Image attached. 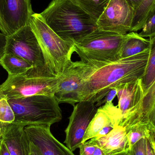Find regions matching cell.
<instances>
[{"label": "cell", "mask_w": 155, "mask_h": 155, "mask_svg": "<svg viewBox=\"0 0 155 155\" xmlns=\"http://www.w3.org/2000/svg\"><path fill=\"white\" fill-rule=\"evenodd\" d=\"M7 36L0 32V60L5 53Z\"/></svg>", "instance_id": "29"}, {"label": "cell", "mask_w": 155, "mask_h": 155, "mask_svg": "<svg viewBox=\"0 0 155 155\" xmlns=\"http://www.w3.org/2000/svg\"><path fill=\"white\" fill-rule=\"evenodd\" d=\"M139 35L144 38L155 36V11L143 27Z\"/></svg>", "instance_id": "25"}, {"label": "cell", "mask_w": 155, "mask_h": 155, "mask_svg": "<svg viewBox=\"0 0 155 155\" xmlns=\"http://www.w3.org/2000/svg\"><path fill=\"white\" fill-rule=\"evenodd\" d=\"M95 104L91 102L82 101L74 106L69 117V123L65 130L64 143L73 152L83 143V138L91 121L97 112Z\"/></svg>", "instance_id": "9"}, {"label": "cell", "mask_w": 155, "mask_h": 155, "mask_svg": "<svg viewBox=\"0 0 155 155\" xmlns=\"http://www.w3.org/2000/svg\"><path fill=\"white\" fill-rule=\"evenodd\" d=\"M153 133V135L154 137V139H155V132H152Z\"/></svg>", "instance_id": "39"}, {"label": "cell", "mask_w": 155, "mask_h": 155, "mask_svg": "<svg viewBox=\"0 0 155 155\" xmlns=\"http://www.w3.org/2000/svg\"><path fill=\"white\" fill-rule=\"evenodd\" d=\"M129 146V150L142 138L149 137L152 131L149 126L144 124H138L126 129Z\"/></svg>", "instance_id": "24"}, {"label": "cell", "mask_w": 155, "mask_h": 155, "mask_svg": "<svg viewBox=\"0 0 155 155\" xmlns=\"http://www.w3.org/2000/svg\"><path fill=\"white\" fill-rule=\"evenodd\" d=\"M117 107L122 115L120 125L126 128L134 118L144 96L142 79L117 87Z\"/></svg>", "instance_id": "11"}, {"label": "cell", "mask_w": 155, "mask_h": 155, "mask_svg": "<svg viewBox=\"0 0 155 155\" xmlns=\"http://www.w3.org/2000/svg\"><path fill=\"white\" fill-rule=\"evenodd\" d=\"M151 135L147 138V155H155V152L151 142Z\"/></svg>", "instance_id": "31"}, {"label": "cell", "mask_w": 155, "mask_h": 155, "mask_svg": "<svg viewBox=\"0 0 155 155\" xmlns=\"http://www.w3.org/2000/svg\"><path fill=\"white\" fill-rule=\"evenodd\" d=\"M61 38L73 43L97 29V21L71 0H52L40 13Z\"/></svg>", "instance_id": "2"}, {"label": "cell", "mask_w": 155, "mask_h": 155, "mask_svg": "<svg viewBox=\"0 0 155 155\" xmlns=\"http://www.w3.org/2000/svg\"><path fill=\"white\" fill-rule=\"evenodd\" d=\"M31 0H0V31L12 35L29 24L34 14Z\"/></svg>", "instance_id": "10"}, {"label": "cell", "mask_w": 155, "mask_h": 155, "mask_svg": "<svg viewBox=\"0 0 155 155\" xmlns=\"http://www.w3.org/2000/svg\"><path fill=\"white\" fill-rule=\"evenodd\" d=\"M25 130L30 141L43 155H75L54 136L50 126H28Z\"/></svg>", "instance_id": "13"}, {"label": "cell", "mask_w": 155, "mask_h": 155, "mask_svg": "<svg viewBox=\"0 0 155 155\" xmlns=\"http://www.w3.org/2000/svg\"><path fill=\"white\" fill-rule=\"evenodd\" d=\"M29 24L41 47L45 67L53 75L60 77L72 62L73 43L64 41L56 34L40 13H34Z\"/></svg>", "instance_id": "3"}, {"label": "cell", "mask_w": 155, "mask_h": 155, "mask_svg": "<svg viewBox=\"0 0 155 155\" xmlns=\"http://www.w3.org/2000/svg\"><path fill=\"white\" fill-rule=\"evenodd\" d=\"M149 39L150 41L149 57L144 74L141 78L145 95L155 81V36Z\"/></svg>", "instance_id": "21"}, {"label": "cell", "mask_w": 155, "mask_h": 155, "mask_svg": "<svg viewBox=\"0 0 155 155\" xmlns=\"http://www.w3.org/2000/svg\"><path fill=\"white\" fill-rule=\"evenodd\" d=\"M129 155H147V138H142L129 151Z\"/></svg>", "instance_id": "26"}, {"label": "cell", "mask_w": 155, "mask_h": 155, "mask_svg": "<svg viewBox=\"0 0 155 155\" xmlns=\"http://www.w3.org/2000/svg\"><path fill=\"white\" fill-rule=\"evenodd\" d=\"M0 155H11L5 144L2 141H0Z\"/></svg>", "instance_id": "34"}, {"label": "cell", "mask_w": 155, "mask_h": 155, "mask_svg": "<svg viewBox=\"0 0 155 155\" xmlns=\"http://www.w3.org/2000/svg\"><path fill=\"white\" fill-rule=\"evenodd\" d=\"M62 78L53 75L45 67H34L22 74L8 75L0 90L8 100L39 95L54 97Z\"/></svg>", "instance_id": "4"}, {"label": "cell", "mask_w": 155, "mask_h": 155, "mask_svg": "<svg viewBox=\"0 0 155 155\" xmlns=\"http://www.w3.org/2000/svg\"><path fill=\"white\" fill-rule=\"evenodd\" d=\"M97 21L110 0H71Z\"/></svg>", "instance_id": "23"}, {"label": "cell", "mask_w": 155, "mask_h": 155, "mask_svg": "<svg viewBox=\"0 0 155 155\" xmlns=\"http://www.w3.org/2000/svg\"><path fill=\"white\" fill-rule=\"evenodd\" d=\"M127 34L97 29L73 42L74 52L85 62L109 63L121 59Z\"/></svg>", "instance_id": "6"}, {"label": "cell", "mask_w": 155, "mask_h": 155, "mask_svg": "<svg viewBox=\"0 0 155 155\" xmlns=\"http://www.w3.org/2000/svg\"><path fill=\"white\" fill-rule=\"evenodd\" d=\"M151 142H152V145H153V147L155 152V139H154V137L153 132H152V135H151Z\"/></svg>", "instance_id": "37"}, {"label": "cell", "mask_w": 155, "mask_h": 155, "mask_svg": "<svg viewBox=\"0 0 155 155\" xmlns=\"http://www.w3.org/2000/svg\"><path fill=\"white\" fill-rule=\"evenodd\" d=\"M5 53L20 57L33 67H45L41 47L29 24L7 36Z\"/></svg>", "instance_id": "7"}, {"label": "cell", "mask_w": 155, "mask_h": 155, "mask_svg": "<svg viewBox=\"0 0 155 155\" xmlns=\"http://www.w3.org/2000/svg\"><path fill=\"white\" fill-rule=\"evenodd\" d=\"M152 132H155V106L153 114V123H152Z\"/></svg>", "instance_id": "36"}, {"label": "cell", "mask_w": 155, "mask_h": 155, "mask_svg": "<svg viewBox=\"0 0 155 155\" xmlns=\"http://www.w3.org/2000/svg\"><path fill=\"white\" fill-rule=\"evenodd\" d=\"M0 141L5 144L11 155H30V141L22 126L11 125Z\"/></svg>", "instance_id": "15"}, {"label": "cell", "mask_w": 155, "mask_h": 155, "mask_svg": "<svg viewBox=\"0 0 155 155\" xmlns=\"http://www.w3.org/2000/svg\"><path fill=\"white\" fill-rule=\"evenodd\" d=\"M114 127L112 125H109L106 126L104 127V128H102L99 133L97 134V135L95 137V138H99V137H102L106 136L113 129H114Z\"/></svg>", "instance_id": "30"}, {"label": "cell", "mask_w": 155, "mask_h": 155, "mask_svg": "<svg viewBox=\"0 0 155 155\" xmlns=\"http://www.w3.org/2000/svg\"><path fill=\"white\" fill-rule=\"evenodd\" d=\"M155 106V81L144 96L140 107L131 123L132 126L143 124L148 125L152 129Z\"/></svg>", "instance_id": "17"}, {"label": "cell", "mask_w": 155, "mask_h": 155, "mask_svg": "<svg viewBox=\"0 0 155 155\" xmlns=\"http://www.w3.org/2000/svg\"><path fill=\"white\" fill-rule=\"evenodd\" d=\"M43 155L38 148L30 141V155Z\"/></svg>", "instance_id": "33"}, {"label": "cell", "mask_w": 155, "mask_h": 155, "mask_svg": "<svg viewBox=\"0 0 155 155\" xmlns=\"http://www.w3.org/2000/svg\"><path fill=\"white\" fill-rule=\"evenodd\" d=\"M95 148V146L84 142L78 148L80 150L79 155H93Z\"/></svg>", "instance_id": "27"}, {"label": "cell", "mask_w": 155, "mask_h": 155, "mask_svg": "<svg viewBox=\"0 0 155 155\" xmlns=\"http://www.w3.org/2000/svg\"><path fill=\"white\" fill-rule=\"evenodd\" d=\"M14 121V114L8 99L0 90V140Z\"/></svg>", "instance_id": "22"}, {"label": "cell", "mask_w": 155, "mask_h": 155, "mask_svg": "<svg viewBox=\"0 0 155 155\" xmlns=\"http://www.w3.org/2000/svg\"><path fill=\"white\" fill-rule=\"evenodd\" d=\"M143 1V0H126L129 5L134 9V13L137 8L139 7Z\"/></svg>", "instance_id": "32"}, {"label": "cell", "mask_w": 155, "mask_h": 155, "mask_svg": "<svg viewBox=\"0 0 155 155\" xmlns=\"http://www.w3.org/2000/svg\"><path fill=\"white\" fill-rule=\"evenodd\" d=\"M0 65L10 75L22 74L34 67L24 59L16 55L7 53H5L0 60Z\"/></svg>", "instance_id": "19"}, {"label": "cell", "mask_w": 155, "mask_h": 155, "mask_svg": "<svg viewBox=\"0 0 155 155\" xmlns=\"http://www.w3.org/2000/svg\"><path fill=\"white\" fill-rule=\"evenodd\" d=\"M134 11L126 0H110L97 21L99 30L126 35L131 32Z\"/></svg>", "instance_id": "8"}, {"label": "cell", "mask_w": 155, "mask_h": 155, "mask_svg": "<svg viewBox=\"0 0 155 155\" xmlns=\"http://www.w3.org/2000/svg\"><path fill=\"white\" fill-rule=\"evenodd\" d=\"M117 94V89L116 88H113L106 95L103 100H101L97 104H95L96 107H100L105 103L113 102V100L116 96Z\"/></svg>", "instance_id": "28"}, {"label": "cell", "mask_w": 155, "mask_h": 155, "mask_svg": "<svg viewBox=\"0 0 155 155\" xmlns=\"http://www.w3.org/2000/svg\"><path fill=\"white\" fill-rule=\"evenodd\" d=\"M87 142L101 148L106 155L116 154L129 150L126 131L121 126H115L106 136L99 138L94 137Z\"/></svg>", "instance_id": "14"}, {"label": "cell", "mask_w": 155, "mask_h": 155, "mask_svg": "<svg viewBox=\"0 0 155 155\" xmlns=\"http://www.w3.org/2000/svg\"><path fill=\"white\" fill-rule=\"evenodd\" d=\"M116 106L113 102L106 103L97 108V112L90 122L83 138V143L94 137L106 126L112 125Z\"/></svg>", "instance_id": "16"}, {"label": "cell", "mask_w": 155, "mask_h": 155, "mask_svg": "<svg viewBox=\"0 0 155 155\" xmlns=\"http://www.w3.org/2000/svg\"><path fill=\"white\" fill-rule=\"evenodd\" d=\"M15 115L14 124L25 127L51 126L62 118L59 103L54 97L34 95L8 100Z\"/></svg>", "instance_id": "5"}, {"label": "cell", "mask_w": 155, "mask_h": 155, "mask_svg": "<svg viewBox=\"0 0 155 155\" xmlns=\"http://www.w3.org/2000/svg\"><path fill=\"white\" fill-rule=\"evenodd\" d=\"M155 11V0H143L135 12L131 32L142 30Z\"/></svg>", "instance_id": "20"}, {"label": "cell", "mask_w": 155, "mask_h": 155, "mask_svg": "<svg viewBox=\"0 0 155 155\" xmlns=\"http://www.w3.org/2000/svg\"><path fill=\"white\" fill-rule=\"evenodd\" d=\"M150 41L136 32L127 34L122 49L121 59L136 55L150 49Z\"/></svg>", "instance_id": "18"}, {"label": "cell", "mask_w": 155, "mask_h": 155, "mask_svg": "<svg viewBox=\"0 0 155 155\" xmlns=\"http://www.w3.org/2000/svg\"><path fill=\"white\" fill-rule=\"evenodd\" d=\"M112 155H129V151L122 152V153H119L116 154Z\"/></svg>", "instance_id": "38"}, {"label": "cell", "mask_w": 155, "mask_h": 155, "mask_svg": "<svg viewBox=\"0 0 155 155\" xmlns=\"http://www.w3.org/2000/svg\"><path fill=\"white\" fill-rule=\"evenodd\" d=\"M150 49L136 55L108 64L83 62L80 101L100 102L113 88L142 78L144 74Z\"/></svg>", "instance_id": "1"}, {"label": "cell", "mask_w": 155, "mask_h": 155, "mask_svg": "<svg viewBox=\"0 0 155 155\" xmlns=\"http://www.w3.org/2000/svg\"><path fill=\"white\" fill-rule=\"evenodd\" d=\"M82 61L72 62L62 74V78L54 97L60 103L72 106L80 102L79 92L83 80Z\"/></svg>", "instance_id": "12"}, {"label": "cell", "mask_w": 155, "mask_h": 155, "mask_svg": "<svg viewBox=\"0 0 155 155\" xmlns=\"http://www.w3.org/2000/svg\"><path fill=\"white\" fill-rule=\"evenodd\" d=\"M95 146V149L93 155H106L101 148L96 146Z\"/></svg>", "instance_id": "35"}]
</instances>
